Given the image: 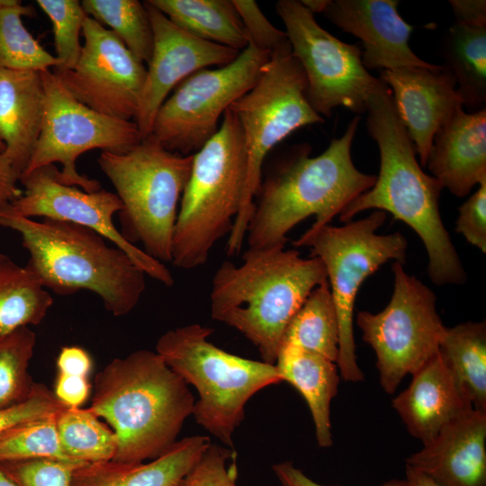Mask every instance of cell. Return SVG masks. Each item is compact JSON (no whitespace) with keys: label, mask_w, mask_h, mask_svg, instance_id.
Segmentation results:
<instances>
[{"label":"cell","mask_w":486,"mask_h":486,"mask_svg":"<svg viewBox=\"0 0 486 486\" xmlns=\"http://www.w3.org/2000/svg\"><path fill=\"white\" fill-rule=\"evenodd\" d=\"M76 66L56 75L80 103L102 114L134 121L147 68L109 29L86 17Z\"/></svg>","instance_id":"2e32d148"},{"label":"cell","mask_w":486,"mask_h":486,"mask_svg":"<svg viewBox=\"0 0 486 486\" xmlns=\"http://www.w3.org/2000/svg\"><path fill=\"white\" fill-rule=\"evenodd\" d=\"M59 170L47 165L21 176L22 194L11 202L19 215L33 219L48 218L91 229L123 250L147 275L166 286L174 284L166 266L130 244L113 223V216L122 209L116 194L100 189L86 192L59 181Z\"/></svg>","instance_id":"9a60e30c"},{"label":"cell","mask_w":486,"mask_h":486,"mask_svg":"<svg viewBox=\"0 0 486 486\" xmlns=\"http://www.w3.org/2000/svg\"><path fill=\"white\" fill-rule=\"evenodd\" d=\"M36 3L52 24L56 58L58 64L53 73L58 75L72 69L80 56L79 36L87 16L77 0H37Z\"/></svg>","instance_id":"d590c367"},{"label":"cell","mask_w":486,"mask_h":486,"mask_svg":"<svg viewBox=\"0 0 486 486\" xmlns=\"http://www.w3.org/2000/svg\"><path fill=\"white\" fill-rule=\"evenodd\" d=\"M392 407L409 433L423 445L473 409L439 352L412 374L409 386L392 400Z\"/></svg>","instance_id":"44dd1931"},{"label":"cell","mask_w":486,"mask_h":486,"mask_svg":"<svg viewBox=\"0 0 486 486\" xmlns=\"http://www.w3.org/2000/svg\"><path fill=\"white\" fill-rule=\"evenodd\" d=\"M275 8L292 55L305 73L307 99L313 110L322 117H329L339 106L365 112L383 83L363 65L361 48L323 29L301 1L279 0Z\"/></svg>","instance_id":"4fadbf2b"},{"label":"cell","mask_w":486,"mask_h":486,"mask_svg":"<svg viewBox=\"0 0 486 486\" xmlns=\"http://www.w3.org/2000/svg\"><path fill=\"white\" fill-rule=\"evenodd\" d=\"M35 10L17 0H0V69L42 71L56 68L55 56L47 51L22 23Z\"/></svg>","instance_id":"1f68e13d"},{"label":"cell","mask_w":486,"mask_h":486,"mask_svg":"<svg viewBox=\"0 0 486 486\" xmlns=\"http://www.w3.org/2000/svg\"><path fill=\"white\" fill-rule=\"evenodd\" d=\"M36 345V334L29 327L0 334V409L24 400L35 382L29 364Z\"/></svg>","instance_id":"836d02e7"},{"label":"cell","mask_w":486,"mask_h":486,"mask_svg":"<svg viewBox=\"0 0 486 486\" xmlns=\"http://www.w3.org/2000/svg\"><path fill=\"white\" fill-rule=\"evenodd\" d=\"M237 477L235 451L211 443L194 466L175 486H237Z\"/></svg>","instance_id":"74e56055"},{"label":"cell","mask_w":486,"mask_h":486,"mask_svg":"<svg viewBox=\"0 0 486 486\" xmlns=\"http://www.w3.org/2000/svg\"><path fill=\"white\" fill-rule=\"evenodd\" d=\"M58 373L88 377L93 368L89 353L77 346H63L56 361Z\"/></svg>","instance_id":"7bdbcfd3"},{"label":"cell","mask_w":486,"mask_h":486,"mask_svg":"<svg viewBox=\"0 0 486 486\" xmlns=\"http://www.w3.org/2000/svg\"><path fill=\"white\" fill-rule=\"evenodd\" d=\"M171 22L206 41L242 51L248 45L231 0H148Z\"/></svg>","instance_id":"484cf974"},{"label":"cell","mask_w":486,"mask_h":486,"mask_svg":"<svg viewBox=\"0 0 486 486\" xmlns=\"http://www.w3.org/2000/svg\"><path fill=\"white\" fill-rule=\"evenodd\" d=\"M45 104L40 71L0 69V140L4 155L20 176L40 138Z\"/></svg>","instance_id":"603a6c76"},{"label":"cell","mask_w":486,"mask_h":486,"mask_svg":"<svg viewBox=\"0 0 486 486\" xmlns=\"http://www.w3.org/2000/svg\"><path fill=\"white\" fill-rule=\"evenodd\" d=\"M98 165L122 203L121 234L162 262L172 261L178 203L190 177L193 155L164 148L148 137L123 153L102 151Z\"/></svg>","instance_id":"ba28073f"},{"label":"cell","mask_w":486,"mask_h":486,"mask_svg":"<svg viewBox=\"0 0 486 486\" xmlns=\"http://www.w3.org/2000/svg\"><path fill=\"white\" fill-rule=\"evenodd\" d=\"M460 207L455 230L466 241L486 252V179Z\"/></svg>","instance_id":"60d3db41"},{"label":"cell","mask_w":486,"mask_h":486,"mask_svg":"<svg viewBox=\"0 0 486 486\" xmlns=\"http://www.w3.org/2000/svg\"><path fill=\"white\" fill-rule=\"evenodd\" d=\"M379 78L390 88L418 162L426 166L436 133L464 106L454 78L443 65L382 70Z\"/></svg>","instance_id":"ac0fdd59"},{"label":"cell","mask_w":486,"mask_h":486,"mask_svg":"<svg viewBox=\"0 0 486 486\" xmlns=\"http://www.w3.org/2000/svg\"><path fill=\"white\" fill-rule=\"evenodd\" d=\"M0 255H1V253H0Z\"/></svg>","instance_id":"816d5d0a"},{"label":"cell","mask_w":486,"mask_h":486,"mask_svg":"<svg viewBox=\"0 0 486 486\" xmlns=\"http://www.w3.org/2000/svg\"><path fill=\"white\" fill-rule=\"evenodd\" d=\"M282 486H325L308 477L292 462L284 461L272 467ZM379 486H406L405 480H391Z\"/></svg>","instance_id":"ee69618b"},{"label":"cell","mask_w":486,"mask_h":486,"mask_svg":"<svg viewBox=\"0 0 486 486\" xmlns=\"http://www.w3.org/2000/svg\"><path fill=\"white\" fill-rule=\"evenodd\" d=\"M275 366L283 378L304 398L310 411L318 446L333 445L330 404L338 394L339 372L337 364L320 355L282 346Z\"/></svg>","instance_id":"d4e9b609"},{"label":"cell","mask_w":486,"mask_h":486,"mask_svg":"<svg viewBox=\"0 0 486 486\" xmlns=\"http://www.w3.org/2000/svg\"><path fill=\"white\" fill-rule=\"evenodd\" d=\"M4 143L0 140V152H4Z\"/></svg>","instance_id":"f907efd6"},{"label":"cell","mask_w":486,"mask_h":486,"mask_svg":"<svg viewBox=\"0 0 486 486\" xmlns=\"http://www.w3.org/2000/svg\"><path fill=\"white\" fill-rule=\"evenodd\" d=\"M329 0H302V4L308 9L312 14L316 13H323Z\"/></svg>","instance_id":"c3c4849f"},{"label":"cell","mask_w":486,"mask_h":486,"mask_svg":"<svg viewBox=\"0 0 486 486\" xmlns=\"http://www.w3.org/2000/svg\"><path fill=\"white\" fill-rule=\"evenodd\" d=\"M86 463L36 458L0 463L3 472L18 486H72L76 469Z\"/></svg>","instance_id":"8d00e7d4"},{"label":"cell","mask_w":486,"mask_h":486,"mask_svg":"<svg viewBox=\"0 0 486 486\" xmlns=\"http://www.w3.org/2000/svg\"><path fill=\"white\" fill-rule=\"evenodd\" d=\"M194 403L189 385L161 356L140 349L112 360L96 374L88 409L116 435L112 460L138 464L174 446Z\"/></svg>","instance_id":"3957f363"},{"label":"cell","mask_w":486,"mask_h":486,"mask_svg":"<svg viewBox=\"0 0 486 486\" xmlns=\"http://www.w3.org/2000/svg\"><path fill=\"white\" fill-rule=\"evenodd\" d=\"M61 447L73 461L91 464L112 460L117 437L88 408H63L56 415Z\"/></svg>","instance_id":"4dcf8cb0"},{"label":"cell","mask_w":486,"mask_h":486,"mask_svg":"<svg viewBox=\"0 0 486 486\" xmlns=\"http://www.w3.org/2000/svg\"><path fill=\"white\" fill-rule=\"evenodd\" d=\"M0 227L20 233L29 253L26 266L45 289L58 295L90 291L113 316L130 313L146 289V274L121 248L75 223L17 214L0 202Z\"/></svg>","instance_id":"5b68a950"},{"label":"cell","mask_w":486,"mask_h":486,"mask_svg":"<svg viewBox=\"0 0 486 486\" xmlns=\"http://www.w3.org/2000/svg\"><path fill=\"white\" fill-rule=\"evenodd\" d=\"M144 4L151 22L154 42L134 119L142 140L150 135L156 114L169 93L184 79L202 68L226 66L240 53L186 32L148 0Z\"/></svg>","instance_id":"e0dca14e"},{"label":"cell","mask_w":486,"mask_h":486,"mask_svg":"<svg viewBox=\"0 0 486 486\" xmlns=\"http://www.w3.org/2000/svg\"><path fill=\"white\" fill-rule=\"evenodd\" d=\"M245 29L248 41L256 48L273 53L289 40L286 33L274 27L253 0H231Z\"/></svg>","instance_id":"ab89813d"},{"label":"cell","mask_w":486,"mask_h":486,"mask_svg":"<svg viewBox=\"0 0 486 486\" xmlns=\"http://www.w3.org/2000/svg\"><path fill=\"white\" fill-rule=\"evenodd\" d=\"M56 415L21 423L0 435V463L36 458L70 460L64 453Z\"/></svg>","instance_id":"e575fe53"},{"label":"cell","mask_w":486,"mask_h":486,"mask_svg":"<svg viewBox=\"0 0 486 486\" xmlns=\"http://www.w3.org/2000/svg\"><path fill=\"white\" fill-rule=\"evenodd\" d=\"M406 486H440L423 472L406 465Z\"/></svg>","instance_id":"7dc6e473"},{"label":"cell","mask_w":486,"mask_h":486,"mask_svg":"<svg viewBox=\"0 0 486 486\" xmlns=\"http://www.w3.org/2000/svg\"><path fill=\"white\" fill-rule=\"evenodd\" d=\"M247 171L242 129L228 109L216 133L193 154L174 230L173 266L194 269L204 265L215 244L230 235L242 203Z\"/></svg>","instance_id":"8992f818"},{"label":"cell","mask_w":486,"mask_h":486,"mask_svg":"<svg viewBox=\"0 0 486 486\" xmlns=\"http://www.w3.org/2000/svg\"><path fill=\"white\" fill-rule=\"evenodd\" d=\"M473 409L486 412V324L446 328L438 350Z\"/></svg>","instance_id":"83f0119b"},{"label":"cell","mask_w":486,"mask_h":486,"mask_svg":"<svg viewBox=\"0 0 486 486\" xmlns=\"http://www.w3.org/2000/svg\"><path fill=\"white\" fill-rule=\"evenodd\" d=\"M269 58L248 41L231 63L193 73L162 104L148 137L170 152L194 154L216 133L220 116L256 84Z\"/></svg>","instance_id":"7c38bea8"},{"label":"cell","mask_w":486,"mask_h":486,"mask_svg":"<svg viewBox=\"0 0 486 486\" xmlns=\"http://www.w3.org/2000/svg\"><path fill=\"white\" fill-rule=\"evenodd\" d=\"M306 91L305 73L287 43L270 54L256 84L229 108L242 129L248 171L242 203L227 242L228 255L241 250L268 152L296 130L324 122L310 106Z\"/></svg>","instance_id":"9c48e42d"},{"label":"cell","mask_w":486,"mask_h":486,"mask_svg":"<svg viewBox=\"0 0 486 486\" xmlns=\"http://www.w3.org/2000/svg\"><path fill=\"white\" fill-rule=\"evenodd\" d=\"M86 14L111 30L140 62L148 63L153 30L144 3L138 0H83Z\"/></svg>","instance_id":"d6a6232c"},{"label":"cell","mask_w":486,"mask_h":486,"mask_svg":"<svg viewBox=\"0 0 486 486\" xmlns=\"http://www.w3.org/2000/svg\"><path fill=\"white\" fill-rule=\"evenodd\" d=\"M441 55L464 106L471 112L485 108L486 26L454 22L442 40Z\"/></svg>","instance_id":"4316f807"},{"label":"cell","mask_w":486,"mask_h":486,"mask_svg":"<svg viewBox=\"0 0 486 486\" xmlns=\"http://www.w3.org/2000/svg\"><path fill=\"white\" fill-rule=\"evenodd\" d=\"M327 281L319 257L284 247L248 248L242 263L224 261L210 293L212 319L240 332L274 364L285 329L310 292Z\"/></svg>","instance_id":"7a4b0ae2"},{"label":"cell","mask_w":486,"mask_h":486,"mask_svg":"<svg viewBox=\"0 0 486 486\" xmlns=\"http://www.w3.org/2000/svg\"><path fill=\"white\" fill-rule=\"evenodd\" d=\"M398 0H329L322 13L345 32L362 41L366 69L392 70L405 67L431 68L409 44L414 26L398 12Z\"/></svg>","instance_id":"d6986e66"},{"label":"cell","mask_w":486,"mask_h":486,"mask_svg":"<svg viewBox=\"0 0 486 486\" xmlns=\"http://www.w3.org/2000/svg\"><path fill=\"white\" fill-rule=\"evenodd\" d=\"M440 486H486V412L471 410L406 459Z\"/></svg>","instance_id":"ffe728a7"},{"label":"cell","mask_w":486,"mask_h":486,"mask_svg":"<svg viewBox=\"0 0 486 486\" xmlns=\"http://www.w3.org/2000/svg\"><path fill=\"white\" fill-rule=\"evenodd\" d=\"M386 213L376 210L370 215L342 227L326 225L308 230L292 245L309 247L311 256L324 265L327 281L338 320L337 366L346 382L364 380L358 366L353 329L356 297L364 281L389 260L404 264L407 240L400 232L380 235Z\"/></svg>","instance_id":"30bf717a"},{"label":"cell","mask_w":486,"mask_h":486,"mask_svg":"<svg viewBox=\"0 0 486 486\" xmlns=\"http://www.w3.org/2000/svg\"><path fill=\"white\" fill-rule=\"evenodd\" d=\"M63 406L53 392L41 383H36L31 394L22 401L0 409V435L29 420L52 416Z\"/></svg>","instance_id":"f35d334b"},{"label":"cell","mask_w":486,"mask_h":486,"mask_svg":"<svg viewBox=\"0 0 486 486\" xmlns=\"http://www.w3.org/2000/svg\"><path fill=\"white\" fill-rule=\"evenodd\" d=\"M454 22L468 26H486L485 0H450Z\"/></svg>","instance_id":"f6af8a7d"},{"label":"cell","mask_w":486,"mask_h":486,"mask_svg":"<svg viewBox=\"0 0 486 486\" xmlns=\"http://www.w3.org/2000/svg\"><path fill=\"white\" fill-rule=\"evenodd\" d=\"M211 328L189 324L165 332L156 352L198 393L193 416L227 447L245 417L247 402L264 388L283 382L275 364L251 360L216 346Z\"/></svg>","instance_id":"52a82bcc"},{"label":"cell","mask_w":486,"mask_h":486,"mask_svg":"<svg viewBox=\"0 0 486 486\" xmlns=\"http://www.w3.org/2000/svg\"><path fill=\"white\" fill-rule=\"evenodd\" d=\"M365 112L366 129L379 148L380 170L374 185L343 209L340 220L349 222L370 209L388 212L422 240L428 256V273L434 284H464L466 273L439 211L443 187L422 170L385 84L371 97Z\"/></svg>","instance_id":"6da1fadb"},{"label":"cell","mask_w":486,"mask_h":486,"mask_svg":"<svg viewBox=\"0 0 486 486\" xmlns=\"http://www.w3.org/2000/svg\"><path fill=\"white\" fill-rule=\"evenodd\" d=\"M40 75L45 90L42 126L22 174L59 163L61 183L86 192L100 190L98 181L77 171V158L92 149L114 153L130 149L142 140L136 122L102 114L78 102L50 69L40 71Z\"/></svg>","instance_id":"5bb4252c"},{"label":"cell","mask_w":486,"mask_h":486,"mask_svg":"<svg viewBox=\"0 0 486 486\" xmlns=\"http://www.w3.org/2000/svg\"><path fill=\"white\" fill-rule=\"evenodd\" d=\"M443 188L458 197L486 179V110L463 108L436 133L426 163Z\"/></svg>","instance_id":"7402d4cb"},{"label":"cell","mask_w":486,"mask_h":486,"mask_svg":"<svg viewBox=\"0 0 486 486\" xmlns=\"http://www.w3.org/2000/svg\"><path fill=\"white\" fill-rule=\"evenodd\" d=\"M20 176L3 152H0V202H13L22 194L17 185Z\"/></svg>","instance_id":"bcb514c9"},{"label":"cell","mask_w":486,"mask_h":486,"mask_svg":"<svg viewBox=\"0 0 486 486\" xmlns=\"http://www.w3.org/2000/svg\"><path fill=\"white\" fill-rule=\"evenodd\" d=\"M88 377L58 373L54 395L65 407L79 408L89 397Z\"/></svg>","instance_id":"b9f144b4"},{"label":"cell","mask_w":486,"mask_h":486,"mask_svg":"<svg viewBox=\"0 0 486 486\" xmlns=\"http://www.w3.org/2000/svg\"><path fill=\"white\" fill-rule=\"evenodd\" d=\"M52 304L51 294L26 266L0 255V334L40 324Z\"/></svg>","instance_id":"f1b7e54d"},{"label":"cell","mask_w":486,"mask_h":486,"mask_svg":"<svg viewBox=\"0 0 486 486\" xmlns=\"http://www.w3.org/2000/svg\"><path fill=\"white\" fill-rule=\"evenodd\" d=\"M392 270L394 286L387 306L377 313L358 311L356 320L374 351L380 384L389 394L438 353L446 329L434 292L407 274L401 263L393 262Z\"/></svg>","instance_id":"8fae6325"},{"label":"cell","mask_w":486,"mask_h":486,"mask_svg":"<svg viewBox=\"0 0 486 486\" xmlns=\"http://www.w3.org/2000/svg\"><path fill=\"white\" fill-rule=\"evenodd\" d=\"M338 338L337 310L326 281L310 292L294 314L285 329L282 346H293L336 363Z\"/></svg>","instance_id":"f546056e"},{"label":"cell","mask_w":486,"mask_h":486,"mask_svg":"<svg viewBox=\"0 0 486 486\" xmlns=\"http://www.w3.org/2000/svg\"><path fill=\"white\" fill-rule=\"evenodd\" d=\"M0 486H18L0 468Z\"/></svg>","instance_id":"681fc988"},{"label":"cell","mask_w":486,"mask_h":486,"mask_svg":"<svg viewBox=\"0 0 486 486\" xmlns=\"http://www.w3.org/2000/svg\"><path fill=\"white\" fill-rule=\"evenodd\" d=\"M359 122V116L351 120L319 156L310 157L308 145L295 147L266 177L248 225V248L285 247L287 233L310 216L315 217L310 230L329 225L374 185L376 176L358 170L351 157Z\"/></svg>","instance_id":"277c9868"},{"label":"cell","mask_w":486,"mask_h":486,"mask_svg":"<svg viewBox=\"0 0 486 486\" xmlns=\"http://www.w3.org/2000/svg\"><path fill=\"white\" fill-rule=\"evenodd\" d=\"M206 436H191L148 463L114 460L84 464L75 470L72 486H175L211 445Z\"/></svg>","instance_id":"cb8c5ba5"}]
</instances>
